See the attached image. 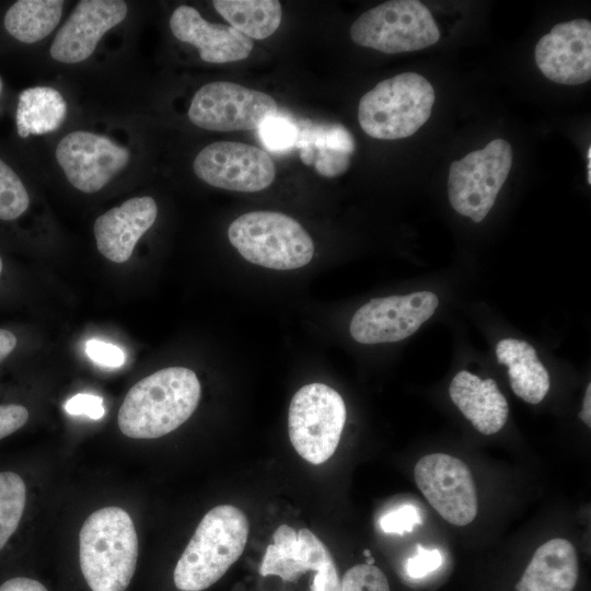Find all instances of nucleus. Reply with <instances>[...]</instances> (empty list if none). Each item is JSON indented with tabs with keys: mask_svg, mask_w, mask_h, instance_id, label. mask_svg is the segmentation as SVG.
<instances>
[{
	"mask_svg": "<svg viewBox=\"0 0 591 591\" xmlns=\"http://www.w3.org/2000/svg\"><path fill=\"white\" fill-rule=\"evenodd\" d=\"M579 563L573 545L565 538H553L534 553L521 579L518 591H573Z\"/></svg>",
	"mask_w": 591,
	"mask_h": 591,
	"instance_id": "obj_20",
	"label": "nucleus"
},
{
	"mask_svg": "<svg viewBox=\"0 0 591 591\" xmlns=\"http://www.w3.org/2000/svg\"><path fill=\"white\" fill-rule=\"evenodd\" d=\"M79 558L92 591H125L138 558V537L130 515L119 507L91 513L80 530Z\"/></svg>",
	"mask_w": 591,
	"mask_h": 591,
	"instance_id": "obj_2",
	"label": "nucleus"
},
{
	"mask_svg": "<svg viewBox=\"0 0 591 591\" xmlns=\"http://www.w3.org/2000/svg\"><path fill=\"white\" fill-rule=\"evenodd\" d=\"M228 237L244 259L270 269H297L314 255L313 240L304 228L277 211L241 215L229 225Z\"/></svg>",
	"mask_w": 591,
	"mask_h": 591,
	"instance_id": "obj_5",
	"label": "nucleus"
},
{
	"mask_svg": "<svg viewBox=\"0 0 591 591\" xmlns=\"http://www.w3.org/2000/svg\"><path fill=\"white\" fill-rule=\"evenodd\" d=\"M201 395L196 373L184 367L161 369L138 381L118 410L120 431L134 439H155L182 426Z\"/></svg>",
	"mask_w": 591,
	"mask_h": 591,
	"instance_id": "obj_1",
	"label": "nucleus"
},
{
	"mask_svg": "<svg viewBox=\"0 0 591 591\" xmlns=\"http://www.w3.org/2000/svg\"><path fill=\"white\" fill-rule=\"evenodd\" d=\"M65 409L70 415H85L94 420L101 419L105 409L103 398L88 393H79L68 399Z\"/></svg>",
	"mask_w": 591,
	"mask_h": 591,
	"instance_id": "obj_33",
	"label": "nucleus"
},
{
	"mask_svg": "<svg viewBox=\"0 0 591 591\" xmlns=\"http://www.w3.org/2000/svg\"><path fill=\"white\" fill-rule=\"evenodd\" d=\"M63 4L62 0L15 1L4 15V27L12 37L22 43H36L56 28Z\"/></svg>",
	"mask_w": 591,
	"mask_h": 591,
	"instance_id": "obj_24",
	"label": "nucleus"
},
{
	"mask_svg": "<svg viewBox=\"0 0 591 591\" xmlns=\"http://www.w3.org/2000/svg\"><path fill=\"white\" fill-rule=\"evenodd\" d=\"M248 532V520L239 508L213 507L197 525L175 566V587L202 591L216 583L243 554Z\"/></svg>",
	"mask_w": 591,
	"mask_h": 591,
	"instance_id": "obj_3",
	"label": "nucleus"
},
{
	"mask_svg": "<svg viewBox=\"0 0 591 591\" xmlns=\"http://www.w3.org/2000/svg\"><path fill=\"white\" fill-rule=\"evenodd\" d=\"M298 129L296 147L304 164L314 165L325 177H336L348 170L356 143L343 125L303 124Z\"/></svg>",
	"mask_w": 591,
	"mask_h": 591,
	"instance_id": "obj_21",
	"label": "nucleus"
},
{
	"mask_svg": "<svg viewBox=\"0 0 591 591\" xmlns=\"http://www.w3.org/2000/svg\"><path fill=\"white\" fill-rule=\"evenodd\" d=\"M216 11L248 38L265 39L273 35L282 18L277 0H215Z\"/></svg>",
	"mask_w": 591,
	"mask_h": 591,
	"instance_id": "obj_25",
	"label": "nucleus"
},
{
	"mask_svg": "<svg viewBox=\"0 0 591 591\" xmlns=\"http://www.w3.org/2000/svg\"><path fill=\"white\" fill-rule=\"evenodd\" d=\"M535 62L551 81L577 85L591 79V23L576 19L556 24L537 42Z\"/></svg>",
	"mask_w": 591,
	"mask_h": 591,
	"instance_id": "obj_14",
	"label": "nucleus"
},
{
	"mask_svg": "<svg viewBox=\"0 0 591 591\" xmlns=\"http://www.w3.org/2000/svg\"><path fill=\"white\" fill-rule=\"evenodd\" d=\"M417 552L406 563V572L410 578L419 579L437 570L442 564V555L438 549H428L420 544Z\"/></svg>",
	"mask_w": 591,
	"mask_h": 591,
	"instance_id": "obj_31",
	"label": "nucleus"
},
{
	"mask_svg": "<svg viewBox=\"0 0 591 591\" xmlns=\"http://www.w3.org/2000/svg\"><path fill=\"white\" fill-rule=\"evenodd\" d=\"M1 88H2V84H1V81H0V91H1Z\"/></svg>",
	"mask_w": 591,
	"mask_h": 591,
	"instance_id": "obj_41",
	"label": "nucleus"
},
{
	"mask_svg": "<svg viewBox=\"0 0 591 591\" xmlns=\"http://www.w3.org/2000/svg\"><path fill=\"white\" fill-rule=\"evenodd\" d=\"M67 116V103L59 91L50 86H33L19 95L15 114L21 138L57 130Z\"/></svg>",
	"mask_w": 591,
	"mask_h": 591,
	"instance_id": "obj_23",
	"label": "nucleus"
},
{
	"mask_svg": "<svg viewBox=\"0 0 591 591\" xmlns=\"http://www.w3.org/2000/svg\"><path fill=\"white\" fill-rule=\"evenodd\" d=\"M85 352L93 362L103 367L118 368L125 362L124 351L103 340L89 339L85 343Z\"/></svg>",
	"mask_w": 591,
	"mask_h": 591,
	"instance_id": "obj_32",
	"label": "nucleus"
},
{
	"mask_svg": "<svg viewBox=\"0 0 591 591\" xmlns=\"http://www.w3.org/2000/svg\"><path fill=\"white\" fill-rule=\"evenodd\" d=\"M579 418L591 427V384L588 385L583 398L582 410L579 413Z\"/></svg>",
	"mask_w": 591,
	"mask_h": 591,
	"instance_id": "obj_38",
	"label": "nucleus"
},
{
	"mask_svg": "<svg viewBox=\"0 0 591 591\" xmlns=\"http://www.w3.org/2000/svg\"><path fill=\"white\" fill-rule=\"evenodd\" d=\"M2 268H3V264H2V259H1V257H0V274H1V271H2Z\"/></svg>",
	"mask_w": 591,
	"mask_h": 591,
	"instance_id": "obj_40",
	"label": "nucleus"
},
{
	"mask_svg": "<svg viewBox=\"0 0 591 591\" xmlns=\"http://www.w3.org/2000/svg\"><path fill=\"white\" fill-rule=\"evenodd\" d=\"M340 591H391L385 573L372 564L349 568L341 581Z\"/></svg>",
	"mask_w": 591,
	"mask_h": 591,
	"instance_id": "obj_29",
	"label": "nucleus"
},
{
	"mask_svg": "<svg viewBox=\"0 0 591 591\" xmlns=\"http://www.w3.org/2000/svg\"><path fill=\"white\" fill-rule=\"evenodd\" d=\"M439 305L430 291L373 298L354 314L349 332L360 344L395 343L412 336Z\"/></svg>",
	"mask_w": 591,
	"mask_h": 591,
	"instance_id": "obj_10",
	"label": "nucleus"
},
{
	"mask_svg": "<svg viewBox=\"0 0 591 591\" xmlns=\"http://www.w3.org/2000/svg\"><path fill=\"white\" fill-rule=\"evenodd\" d=\"M128 13L123 0H81L57 32L50 57L62 63H79L95 50L103 35Z\"/></svg>",
	"mask_w": 591,
	"mask_h": 591,
	"instance_id": "obj_15",
	"label": "nucleus"
},
{
	"mask_svg": "<svg viewBox=\"0 0 591 591\" xmlns=\"http://www.w3.org/2000/svg\"><path fill=\"white\" fill-rule=\"evenodd\" d=\"M587 158H588L587 181H588V184L590 185L591 184V147L590 146L588 148Z\"/></svg>",
	"mask_w": 591,
	"mask_h": 591,
	"instance_id": "obj_39",
	"label": "nucleus"
},
{
	"mask_svg": "<svg viewBox=\"0 0 591 591\" xmlns=\"http://www.w3.org/2000/svg\"><path fill=\"white\" fill-rule=\"evenodd\" d=\"M498 362L507 366L513 393L530 404H538L549 391V374L533 346L515 338L501 339L496 347Z\"/></svg>",
	"mask_w": 591,
	"mask_h": 591,
	"instance_id": "obj_22",
	"label": "nucleus"
},
{
	"mask_svg": "<svg viewBox=\"0 0 591 591\" xmlns=\"http://www.w3.org/2000/svg\"><path fill=\"white\" fill-rule=\"evenodd\" d=\"M264 146L274 152H282L296 147L299 129L290 119L282 116H271L258 127Z\"/></svg>",
	"mask_w": 591,
	"mask_h": 591,
	"instance_id": "obj_28",
	"label": "nucleus"
},
{
	"mask_svg": "<svg viewBox=\"0 0 591 591\" xmlns=\"http://www.w3.org/2000/svg\"><path fill=\"white\" fill-rule=\"evenodd\" d=\"M195 174L210 186L244 193L267 188L275 179L273 159L260 148L235 141H218L196 155Z\"/></svg>",
	"mask_w": 591,
	"mask_h": 591,
	"instance_id": "obj_12",
	"label": "nucleus"
},
{
	"mask_svg": "<svg viewBox=\"0 0 591 591\" xmlns=\"http://www.w3.org/2000/svg\"><path fill=\"white\" fill-rule=\"evenodd\" d=\"M434 100V90L425 77L399 73L363 94L358 105V121L372 138H407L427 123Z\"/></svg>",
	"mask_w": 591,
	"mask_h": 591,
	"instance_id": "obj_4",
	"label": "nucleus"
},
{
	"mask_svg": "<svg viewBox=\"0 0 591 591\" xmlns=\"http://www.w3.org/2000/svg\"><path fill=\"white\" fill-rule=\"evenodd\" d=\"M28 416V410L22 405H0V439L22 428Z\"/></svg>",
	"mask_w": 591,
	"mask_h": 591,
	"instance_id": "obj_34",
	"label": "nucleus"
},
{
	"mask_svg": "<svg viewBox=\"0 0 591 591\" xmlns=\"http://www.w3.org/2000/svg\"><path fill=\"white\" fill-rule=\"evenodd\" d=\"M56 159L74 188L93 194L128 165L130 152L106 136L76 130L58 142Z\"/></svg>",
	"mask_w": 591,
	"mask_h": 591,
	"instance_id": "obj_13",
	"label": "nucleus"
},
{
	"mask_svg": "<svg viewBox=\"0 0 591 591\" xmlns=\"http://www.w3.org/2000/svg\"><path fill=\"white\" fill-rule=\"evenodd\" d=\"M311 591H340V580L334 559L316 570Z\"/></svg>",
	"mask_w": 591,
	"mask_h": 591,
	"instance_id": "obj_35",
	"label": "nucleus"
},
{
	"mask_svg": "<svg viewBox=\"0 0 591 591\" xmlns=\"http://www.w3.org/2000/svg\"><path fill=\"white\" fill-rule=\"evenodd\" d=\"M0 591H48L39 581L26 577H15L0 586Z\"/></svg>",
	"mask_w": 591,
	"mask_h": 591,
	"instance_id": "obj_36",
	"label": "nucleus"
},
{
	"mask_svg": "<svg viewBox=\"0 0 591 591\" xmlns=\"http://www.w3.org/2000/svg\"><path fill=\"white\" fill-rule=\"evenodd\" d=\"M277 112L278 105L269 94L237 83L217 81L204 84L194 94L188 118L202 129L236 131L256 129Z\"/></svg>",
	"mask_w": 591,
	"mask_h": 591,
	"instance_id": "obj_9",
	"label": "nucleus"
},
{
	"mask_svg": "<svg viewBox=\"0 0 591 591\" xmlns=\"http://www.w3.org/2000/svg\"><path fill=\"white\" fill-rule=\"evenodd\" d=\"M170 28L181 42L195 46L200 58L210 63L240 61L250 56L253 42L230 25L211 23L190 5L177 7Z\"/></svg>",
	"mask_w": 591,
	"mask_h": 591,
	"instance_id": "obj_16",
	"label": "nucleus"
},
{
	"mask_svg": "<svg viewBox=\"0 0 591 591\" xmlns=\"http://www.w3.org/2000/svg\"><path fill=\"white\" fill-rule=\"evenodd\" d=\"M26 501L23 479L13 472H0V551L15 532Z\"/></svg>",
	"mask_w": 591,
	"mask_h": 591,
	"instance_id": "obj_26",
	"label": "nucleus"
},
{
	"mask_svg": "<svg viewBox=\"0 0 591 591\" xmlns=\"http://www.w3.org/2000/svg\"><path fill=\"white\" fill-rule=\"evenodd\" d=\"M512 165L508 141L495 139L452 162L448 177V195L452 208L474 222H482L495 205Z\"/></svg>",
	"mask_w": 591,
	"mask_h": 591,
	"instance_id": "obj_8",
	"label": "nucleus"
},
{
	"mask_svg": "<svg viewBox=\"0 0 591 591\" xmlns=\"http://www.w3.org/2000/svg\"><path fill=\"white\" fill-rule=\"evenodd\" d=\"M421 523L418 510L410 505L402 506L380 519L381 529L389 534H404L412 532Z\"/></svg>",
	"mask_w": 591,
	"mask_h": 591,
	"instance_id": "obj_30",
	"label": "nucleus"
},
{
	"mask_svg": "<svg viewBox=\"0 0 591 591\" xmlns=\"http://www.w3.org/2000/svg\"><path fill=\"white\" fill-rule=\"evenodd\" d=\"M346 421L343 397L323 383H310L291 398L288 432L292 447L309 463L318 465L336 451Z\"/></svg>",
	"mask_w": 591,
	"mask_h": 591,
	"instance_id": "obj_6",
	"label": "nucleus"
},
{
	"mask_svg": "<svg viewBox=\"0 0 591 591\" xmlns=\"http://www.w3.org/2000/svg\"><path fill=\"white\" fill-rule=\"evenodd\" d=\"M414 477L430 506L449 523L464 526L476 518L475 483L460 459L445 453L427 454L416 463Z\"/></svg>",
	"mask_w": 591,
	"mask_h": 591,
	"instance_id": "obj_11",
	"label": "nucleus"
},
{
	"mask_svg": "<svg viewBox=\"0 0 591 591\" xmlns=\"http://www.w3.org/2000/svg\"><path fill=\"white\" fill-rule=\"evenodd\" d=\"M359 46L385 54L427 48L440 38L429 9L417 0H391L362 13L350 26Z\"/></svg>",
	"mask_w": 591,
	"mask_h": 591,
	"instance_id": "obj_7",
	"label": "nucleus"
},
{
	"mask_svg": "<svg viewBox=\"0 0 591 591\" xmlns=\"http://www.w3.org/2000/svg\"><path fill=\"white\" fill-rule=\"evenodd\" d=\"M332 559L328 548L312 531H296L288 524H281L275 530L273 543L266 548L259 573L291 582L309 570L316 571Z\"/></svg>",
	"mask_w": 591,
	"mask_h": 591,
	"instance_id": "obj_18",
	"label": "nucleus"
},
{
	"mask_svg": "<svg viewBox=\"0 0 591 591\" xmlns=\"http://www.w3.org/2000/svg\"><path fill=\"white\" fill-rule=\"evenodd\" d=\"M157 216L158 206L150 196L130 198L99 216L93 225L99 252L114 263L127 262Z\"/></svg>",
	"mask_w": 591,
	"mask_h": 591,
	"instance_id": "obj_17",
	"label": "nucleus"
},
{
	"mask_svg": "<svg viewBox=\"0 0 591 591\" xmlns=\"http://www.w3.org/2000/svg\"><path fill=\"white\" fill-rule=\"evenodd\" d=\"M452 402L473 427L483 434L498 432L507 422L509 406L493 379L463 370L454 375L449 386Z\"/></svg>",
	"mask_w": 591,
	"mask_h": 591,
	"instance_id": "obj_19",
	"label": "nucleus"
},
{
	"mask_svg": "<svg viewBox=\"0 0 591 591\" xmlns=\"http://www.w3.org/2000/svg\"><path fill=\"white\" fill-rule=\"evenodd\" d=\"M16 343V336L12 332L0 328V362L14 350Z\"/></svg>",
	"mask_w": 591,
	"mask_h": 591,
	"instance_id": "obj_37",
	"label": "nucleus"
},
{
	"mask_svg": "<svg viewBox=\"0 0 591 591\" xmlns=\"http://www.w3.org/2000/svg\"><path fill=\"white\" fill-rule=\"evenodd\" d=\"M30 205L28 193L18 174L0 159V220H14Z\"/></svg>",
	"mask_w": 591,
	"mask_h": 591,
	"instance_id": "obj_27",
	"label": "nucleus"
}]
</instances>
